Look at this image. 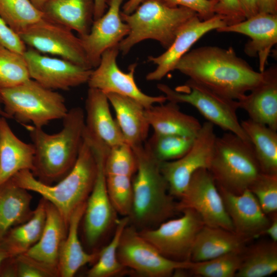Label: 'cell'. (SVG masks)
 <instances>
[{"label": "cell", "instance_id": "1", "mask_svg": "<svg viewBox=\"0 0 277 277\" xmlns=\"http://www.w3.org/2000/svg\"><path fill=\"white\" fill-rule=\"evenodd\" d=\"M175 70L225 97L239 101L263 80L258 72L234 49L206 46L189 50L177 63Z\"/></svg>", "mask_w": 277, "mask_h": 277}, {"label": "cell", "instance_id": "2", "mask_svg": "<svg viewBox=\"0 0 277 277\" xmlns=\"http://www.w3.org/2000/svg\"><path fill=\"white\" fill-rule=\"evenodd\" d=\"M62 129L49 134L42 128L23 124L35 149L33 175L47 184L66 176L75 165L84 140L85 113L79 107L68 110L63 118Z\"/></svg>", "mask_w": 277, "mask_h": 277}, {"label": "cell", "instance_id": "3", "mask_svg": "<svg viewBox=\"0 0 277 277\" xmlns=\"http://www.w3.org/2000/svg\"><path fill=\"white\" fill-rule=\"evenodd\" d=\"M132 147V146H131ZM137 161L132 177L133 203L129 224L138 231L151 229L177 212L176 202L169 193L160 163L144 144L132 147Z\"/></svg>", "mask_w": 277, "mask_h": 277}, {"label": "cell", "instance_id": "4", "mask_svg": "<svg viewBox=\"0 0 277 277\" xmlns=\"http://www.w3.org/2000/svg\"><path fill=\"white\" fill-rule=\"evenodd\" d=\"M97 172L95 153L84 134L83 142L75 165L55 185L41 182L29 170L17 172L11 180L19 187L40 194L54 206L68 227L73 212L79 206L86 202L93 188Z\"/></svg>", "mask_w": 277, "mask_h": 277}, {"label": "cell", "instance_id": "5", "mask_svg": "<svg viewBox=\"0 0 277 277\" xmlns=\"http://www.w3.org/2000/svg\"><path fill=\"white\" fill-rule=\"evenodd\" d=\"M196 15L185 7H171L161 0H145L131 14L121 12L129 32L119 44V50L125 55L133 46L146 39L156 41L167 49L181 27Z\"/></svg>", "mask_w": 277, "mask_h": 277}, {"label": "cell", "instance_id": "6", "mask_svg": "<svg viewBox=\"0 0 277 277\" xmlns=\"http://www.w3.org/2000/svg\"><path fill=\"white\" fill-rule=\"evenodd\" d=\"M217 188L240 194L262 173L250 142L227 132L216 136L208 169Z\"/></svg>", "mask_w": 277, "mask_h": 277}, {"label": "cell", "instance_id": "7", "mask_svg": "<svg viewBox=\"0 0 277 277\" xmlns=\"http://www.w3.org/2000/svg\"><path fill=\"white\" fill-rule=\"evenodd\" d=\"M0 98L7 118L22 125L32 123L43 128L51 121L63 119L68 111L62 95L31 78L16 87L0 89Z\"/></svg>", "mask_w": 277, "mask_h": 277}, {"label": "cell", "instance_id": "8", "mask_svg": "<svg viewBox=\"0 0 277 277\" xmlns=\"http://www.w3.org/2000/svg\"><path fill=\"white\" fill-rule=\"evenodd\" d=\"M157 87L167 101L189 104L208 122L250 142L237 116V101L222 96L190 79L185 85L174 89L164 84H159Z\"/></svg>", "mask_w": 277, "mask_h": 277}, {"label": "cell", "instance_id": "9", "mask_svg": "<svg viewBox=\"0 0 277 277\" xmlns=\"http://www.w3.org/2000/svg\"><path fill=\"white\" fill-rule=\"evenodd\" d=\"M95 153L97 172L93 188L86 204L82 217L85 243L93 252L105 246V242L113 236L118 220V213L109 199L106 187L104 162L107 152L91 145Z\"/></svg>", "mask_w": 277, "mask_h": 277}, {"label": "cell", "instance_id": "10", "mask_svg": "<svg viewBox=\"0 0 277 277\" xmlns=\"http://www.w3.org/2000/svg\"><path fill=\"white\" fill-rule=\"evenodd\" d=\"M117 258L124 267L146 277L170 276L179 269L189 270L193 264L191 261L179 262L165 257L129 224L121 234Z\"/></svg>", "mask_w": 277, "mask_h": 277}, {"label": "cell", "instance_id": "11", "mask_svg": "<svg viewBox=\"0 0 277 277\" xmlns=\"http://www.w3.org/2000/svg\"><path fill=\"white\" fill-rule=\"evenodd\" d=\"M180 212L183 215L179 218L168 219L156 228L138 231L167 259L188 261L196 237L204 223L193 209L186 208Z\"/></svg>", "mask_w": 277, "mask_h": 277}, {"label": "cell", "instance_id": "12", "mask_svg": "<svg viewBox=\"0 0 277 277\" xmlns=\"http://www.w3.org/2000/svg\"><path fill=\"white\" fill-rule=\"evenodd\" d=\"M179 199L176 202L177 211L193 209L201 216L205 225L234 231L221 194L207 169L201 168L193 173Z\"/></svg>", "mask_w": 277, "mask_h": 277}, {"label": "cell", "instance_id": "13", "mask_svg": "<svg viewBox=\"0 0 277 277\" xmlns=\"http://www.w3.org/2000/svg\"><path fill=\"white\" fill-rule=\"evenodd\" d=\"M216 137L214 125L204 122L191 148L184 155L176 160L161 162V171L172 197L180 199L196 171L209 169Z\"/></svg>", "mask_w": 277, "mask_h": 277}, {"label": "cell", "instance_id": "14", "mask_svg": "<svg viewBox=\"0 0 277 277\" xmlns=\"http://www.w3.org/2000/svg\"><path fill=\"white\" fill-rule=\"evenodd\" d=\"M119 52L116 46L103 52L98 65L92 69L87 82L89 88L100 90L105 94L112 93L132 98L145 109L165 103L167 98L164 95H149L137 87L134 79L136 64L130 66L128 72L120 69L116 63Z\"/></svg>", "mask_w": 277, "mask_h": 277}, {"label": "cell", "instance_id": "15", "mask_svg": "<svg viewBox=\"0 0 277 277\" xmlns=\"http://www.w3.org/2000/svg\"><path fill=\"white\" fill-rule=\"evenodd\" d=\"M27 46L38 51L61 58L89 69L80 38L72 30L45 17L19 34Z\"/></svg>", "mask_w": 277, "mask_h": 277}, {"label": "cell", "instance_id": "16", "mask_svg": "<svg viewBox=\"0 0 277 277\" xmlns=\"http://www.w3.org/2000/svg\"><path fill=\"white\" fill-rule=\"evenodd\" d=\"M23 55L30 78L53 90H68L87 83L93 69L44 55L32 48L27 49Z\"/></svg>", "mask_w": 277, "mask_h": 277}, {"label": "cell", "instance_id": "17", "mask_svg": "<svg viewBox=\"0 0 277 277\" xmlns=\"http://www.w3.org/2000/svg\"><path fill=\"white\" fill-rule=\"evenodd\" d=\"M226 26L224 17L216 14L206 20L201 19L197 15L189 19L179 29L173 43L165 52L156 56L148 57V61L155 64L156 67L146 75V80H162L169 72L175 70L180 58L201 37L212 30Z\"/></svg>", "mask_w": 277, "mask_h": 277}, {"label": "cell", "instance_id": "18", "mask_svg": "<svg viewBox=\"0 0 277 277\" xmlns=\"http://www.w3.org/2000/svg\"><path fill=\"white\" fill-rule=\"evenodd\" d=\"M124 1L108 0V10L94 20L89 33L78 36L92 69L97 66L105 51L118 46L129 33V26L121 16V7Z\"/></svg>", "mask_w": 277, "mask_h": 277}, {"label": "cell", "instance_id": "19", "mask_svg": "<svg viewBox=\"0 0 277 277\" xmlns=\"http://www.w3.org/2000/svg\"><path fill=\"white\" fill-rule=\"evenodd\" d=\"M106 94L89 88L85 103L84 135L94 145L107 148L126 143L111 113Z\"/></svg>", "mask_w": 277, "mask_h": 277}, {"label": "cell", "instance_id": "20", "mask_svg": "<svg viewBox=\"0 0 277 277\" xmlns=\"http://www.w3.org/2000/svg\"><path fill=\"white\" fill-rule=\"evenodd\" d=\"M220 32H233L249 36L244 52L259 58V71L265 70L272 47L277 43V14L258 13L245 20L216 30Z\"/></svg>", "mask_w": 277, "mask_h": 277}, {"label": "cell", "instance_id": "21", "mask_svg": "<svg viewBox=\"0 0 277 277\" xmlns=\"http://www.w3.org/2000/svg\"><path fill=\"white\" fill-rule=\"evenodd\" d=\"M217 188L232 222L234 231L248 240L262 235L271 221L261 208L254 194L249 189L235 194Z\"/></svg>", "mask_w": 277, "mask_h": 277}, {"label": "cell", "instance_id": "22", "mask_svg": "<svg viewBox=\"0 0 277 277\" xmlns=\"http://www.w3.org/2000/svg\"><path fill=\"white\" fill-rule=\"evenodd\" d=\"M237 102L250 120L277 131L276 65L265 69L263 81Z\"/></svg>", "mask_w": 277, "mask_h": 277}, {"label": "cell", "instance_id": "23", "mask_svg": "<svg viewBox=\"0 0 277 277\" xmlns=\"http://www.w3.org/2000/svg\"><path fill=\"white\" fill-rule=\"evenodd\" d=\"M35 149L13 132L6 118L0 117V185L17 172L33 169Z\"/></svg>", "mask_w": 277, "mask_h": 277}, {"label": "cell", "instance_id": "24", "mask_svg": "<svg viewBox=\"0 0 277 277\" xmlns=\"http://www.w3.org/2000/svg\"><path fill=\"white\" fill-rule=\"evenodd\" d=\"M45 201L46 221L43 231L38 241L24 254L58 273L60 250L68 227L54 206Z\"/></svg>", "mask_w": 277, "mask_h": 277}, {"label": "cell", "instance_id": "25", "mask_svg": "<svg viewBox=\"0 0 277 277\" xmlns=\"http://www.w3.org/2000/svg\"><path fill=\"white\" fill-rule=\"evenodd\" d=\"M248 241L234 231L204 225L196 237L190 260L202 262L230 252H243Z\"/></svg>", "mask_w": 277, "mask_h": 277}, {"label": "cell", "instance_id": "26", "mask_svg": "<svg viewBox=\"0 0 277 277\" xmlns=\"http://www.w3.org/2000/svg\"><path fill=\"white\" fill-rule=\"evenodd\" d=\"M106 94L115 111L116 121L126 143L132 147L143 144L150 127L146 109L132 98L112 93Z\"/></svg>", "mask_w": 277, "mask_h": 277}, {"label": "cell", "instance_id": "27", "mask_svg": "<svg viewBox=\"0 0 277 277\" xmlns=\"http://www.w3.org/2000/svg\"><path fill=\"white\" fill-rule=\"evenodd\" d=\"M145 109V115L154 133L195 138L202 124L195 117L180 110L177 103L168 101Z\"/></svg>", "mask_w": 277, "mask_h": 277}, {"label": "cell", "instance_id": "28", "mask_svg": "<svg viewBox=\"0 0 277 277\" xmlns=\"http://www.w3.org/2000/svg\"><path fill=\"white\" fill-rule=\"evenodd\" d=\"M86 202L79 206L71 215L66 238L61 246L58 262L60 276L72 277L86 264L95 263L97 252H87L83 249L78 237V228L86 207Z\"/></svg>", "mask_w": 277, "mask_h": 277}, {"label": "cell", "instance_id": "29", "mask_svg": "<svg viewBox=\"0 0 277 277\" xmlns=\"http://www.w3.org/2000/svg\"><path fill=\"white\" fill-rule=\"evenodd\" d=\"M94 0H49L42 11L45 17L78 33L87 34L94 21Z\"/></svg>", "mask_w": 277, "mask_h": 277}, {"label": "cell", "instance_id": "30", "mask_svg": "<svg viewBox=\"0 0 277 277\" xmlns=\"http://www.w3.org/2000/svg\"><path fill=\"white\" fill-rule=\"evenodd\" d=\"M10 179L0 185V241L12 227L32 215V195Z\"/></svg>", "mask_w": 277, "mask_h": 277}, {"label": "cell", "instance_id": "31", "mask_svg": "<svg viewBox=\"0 0 277 277\" xmlns=\"http://www.w3.org/2000/svg\"><path fill=\"white\" fill-rule=\"evenodd\" d=\"M46 221V201L43 198L26 222L10 228L0 241L9 258L25 253L39 239Z\"/></svg>", "mask_w": 277, "mask_h": 277}, {"label": "cell", "instance_id": "32", "mask_svg": "<svg viewBox=\"0 0 277 277\" xmlns=\"http://www.w3.org/2000/svg\"><path fill=\"white\" fill-rule=\"evenodd\" d=\"M240 122L253 146L262 172L277 174V131L249 118Z\"/></svg>", "mask_w": 277, "mask_h": 277}, {"label": "cell", "instance_id": "33", "mask_svg": "<svg viewBox=\"0 0 277 277\" xmlns=\"http://www.w3.org/2000/svg\"><path fill=\"white\" fill-rule=\"evenodd\" d=\"M277 271V245L261 242L244 249L236 277H264Z\"/></svg>", "mask_w": 277, "mask_h": 277}, {"label": "cell", "instance_id": "34", "mask_svg": "<svg viewBox=\"0 0 277 277\" xmlns=\"http://www.w3.org/2000/svg\"><path fill=\"white\" fill-rule=\"evenodd\" d=\"M128 224V216H123L118 219L113 236L99 251L96 261L88 271V277H112L127 273L129 269L117 259V250L121 234Z\"/></svg>", "mask_w": 277, "mask_h": 277}, {"label": "cell", "instance_id": "35", "mask_svg": "<svg viewBox=\"0 0 277 277\" xmlns=\"http://www.w3.org/2000/svg\"><path fill=\"white\" fill-rule=\"evenodd\" d=\"M0 16L18 35L45 18L30 0H0Z\"/></svg>", "mask_w": 277, "mask_h": 277}, {"label": "cell", "instance_id": "36", "mask_svg": "<svg viewBox=\"0 0 277 277\" xmlns=\"http://www.w3.org/2000/svg\"><path fill=\"white\" fill-rule=\"evenodd\" d=\"M195 138L153 133L144 145L159 162H168L184 155L191 148Z\"/></svg>", "mask_w": 277, "mask_h": 277}, {"label": "cell", "instance_id": "37", "mask_svg": "<svg viewBox=\"0 0 277 277\" xmlns=\"http://www.w3.org/2000/svg\"><path fill=\"white\" fill-rule=\"evenodd\" d=\"M30 79L24 55L0 45V89L16 87Z\"/></svg>", "mask_w": 277, "mask_h": 277}, {"label": "cell", "instance_id": "38", "mask_svg": "<svg viewBox=\"0 0 277 277\" xmlns=\"http://www.w3.org/2000/svg\"><path fill=\"white\" fill-rule=\"evenodd\" d=\"M242 252H230L207 261L193 262L188 271L204 277H233L239 269Z\"/></svg>", "mask_w": 277, "mask_h": 277}, {"label": "cell", "instance_id": "39", "mask_svg": "<svg viewBox=\"0 0 277 277\" xmlns=\"http://www.w3.org/2000/svg\"><path fill=\"white\" fill-rule=\"evenodd\" d=\"M106 175H124L133 177L137 161L133 148L127 143L109 148L104 162Z\"/></svg>", "mask_w": 277, "mask_h": 277}, {"label": "cell", "instance_id": "40", "mask_svg": "<svg viewBox=\"0 0 277 277\" xmlns=\"http://www.w3.org/2000/svg\"><path fill=\"white\" fill-rule=\"evenodd\" d=\"M106 183L109 199L118 214L129 216L133 203L132 177L106 175Z\"/></svg>", "mask_w": 277, "mask_h": 277}, {"label": "cell", "instance_id": "41", "mask_svg": "<svg viewBox=\"0 0 277 277\" xmlns=\"http://www.w3.org/2000/svg\"><path fill=\"white\" fill-rule=\"evenodd\" d=\"M248 189L267 215L276 213L277 174L261 173Z\"/></svg>", "mask_w": 277, "mask_h": 277}, {"label": "cell", "instance_id": "42", "mask_svg": "<svg viewBox=\"0 0 277 277\" xmlns=\"http://www.w3.org/2000/svg\"><path fill=\"white\" fill-rule=\"evenodd\" d=\"M14 276L17 277H53L59 276L57 271L22 254L9 258Z\"/></svg>", "mask_w": 277, "mask_h": 277}, {"label": "cell", "instance_id": "43", "mask_svg": "<svg viewBox=\"0 0 277 277\" xmlns=\"http://www.w3.org/2000/svg\"><path fill=\"white\" fill-rule=\"evenodd\" d=\"M169 7H185L196 13L202 20H206L215 14L214 6L217 3L209 0H161Z\"/></svg>", "mask_w": 277, "mask_h": 277}, {"label": "cell", "instance_id": "44", "mask_svg": "<svg viewBox=\"0 0 277 277\" xmlns=\"http://www.w3.org/2000/svg\"><path fill=\"white\" fill-rule=\"evenodd\" d=\"M214 11L215 14L224 17L227 26L246 19L239 0H218L214 6Z\"/></svg>", "mask_w": 277, "mask_h": 277}, {"label": "cell", "instance_id": "45", "mask_svg": "<svg viewBox=\"0 0 277 277\" xmlns=\"http://www.w3.org/2000/svg\"><path fill=\"white\" fill-rule=\"evenodd\" d=\"M0 45L22 55L27 49L26 45L19 35L8 25L1 16Z\"/></svg>", "mask_w": 277, "mask_h": 277}, {"label": "cell", "instance_id": "46", "mask_svg": "<svg viewBox=\"0 0 277 277\" xmlns=\"http://www.w3.org/2000/svg\"><path fill=\"white\" fill-rule=\"evenodd\" d=\"M258 12L277 14V0H255Z\"/></svg>", "mask_w": 277, "mask_h": 277}, {"label": "cell", "instance_id": "47", "mask_svg": "<svg viewBox=\"0 0 277 277\" xmlns=\"http://www.w3.org/2000/svg\"><path fill=\"white\" fill-rule=\"evenodd\" d=\"M246 18H249L258 12L255 0H239Z\"/></svg>", "mask_w": 277, "mask_h": 277}, {"label": "cell", "instance_id": "48", "mask_svg": "<svg viewBox=\"0 0 277 277\" xmlns=\"http://www.w3.org/2000/svg\"><path fill=\"white\" fill-rule=\"evenodd\" d=\"M272 219L269 225L263 231V235H267L271 241L276 242H277V215L276 213L272 214Z\"/></svg>", "mask_w": 277, "mask_h": 277}, {"label": "cell", "instance_id": "49", "mask_svg": "<svg viewBox=\"0 0 277 277\" xmlns=\"http://www.w3.org/2000/svg\"><path fill=\"white\" fill-rule=\"evenodd\" d=\"M94 20L102 16L108 8V0H94Z\"/></svg>", "mask_w": 277, "mask_h": 277}, {"label": "cell", "instance_id": "50", "mask_svg": "<svg viewBox=\"0 0 277 277\" xmlns=\"http://www.w3.org/2000/svg\"><path fill=\"white\" fill-rule=\"evenodd\" d=\"M145 0H128L123 6V12L131 14Z\"/></svg>", "mask_w": 277, "mask_h": 277}, {"label": "cell", "instance_id": "51", "mask_svg": "<svg viewBox=\"0 0 277 277\" xmlns=\"http://www.w3.org/2000/svg\"><path fill=\"white\" fill-rule=\"evenodd\" d=\"M49 0H30L32 4L38 9L42 11L46 3Z\"/></svg>", "mask_w": 277, "mask_h": 277}, {"label": "cell", "instance_id": "52", "mask_svg": "<svg viewBox=\"0 0 277 277\" xmlns=\"http://www.w3.org/2000/svg\"><path fill=\"white\" fill-rule=\"evenodd\" d=\"M9 258L7 251L0 245V267L2 263Z\"/></svg>", "mask_w": 277, "mask_h": 277}, {"label": "cell", "instance_id": "53", "mask_svg": "<svg viewBox=\"0 0 277 277\" xmlns=\"http://www.w3.org/2000/svg\"><path fill=\"white\" fill-rule=\"evenodd\" d=\"M2 102L0 98V115L2 116L6 117V115L3 110V109L2 108Z\"/></svg>", "mask_w": 277, "mask_h": 277}, {"label": "cell", "instance_id": "54", "mask_svg": "<svg viewBox=\"0 0 277 277\" xmlns=\"http://www.w3.org/2000/svg\"><path fill=\"white\" fill-rule=\"evenodd\" d=\"M209 1H215V2H217L218 0H209Z\"/></svg>", "mask_w": 277, "mask_h": 277}]
</instances>
